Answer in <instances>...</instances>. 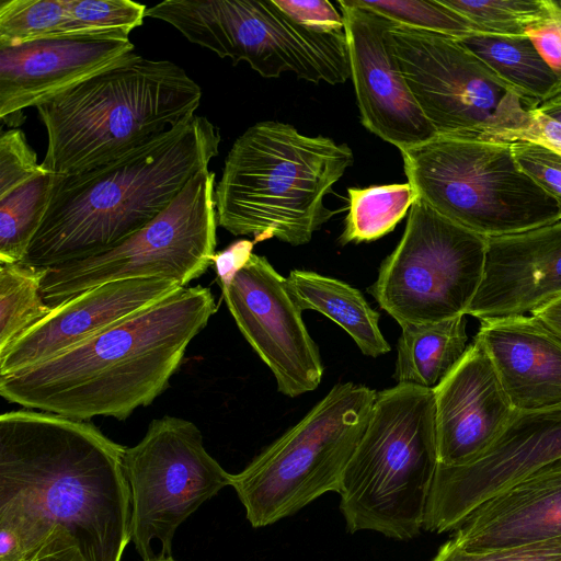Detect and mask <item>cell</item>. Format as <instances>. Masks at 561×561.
<instances>
[{
	"label": "cell",
	"instance_id": "obj_42",
	"mask_svg": "<svg viewBox=\"0 0 561 561\" xmlns=\"http://www.w3.org/2000/svg\"><path fill=\"white\" fill-rule=\"evenodd\" d=\"M537 110L561 125V94L540 103Z\"/></svg>",
	"mask_w": 561,
	"mask_h": 561
},
{
	"label": "cell",
	"instance_id": "obj_26",
	"mask_svg": "<svg viewBox=\"0 0 561 561\" xmlns=\"http://www.w3.org/2000/svg\"><path fill=\"white\" fill-rule=\"evenodd\" d=\"M348 213L340 242H368L394 229L416 199L409 182L375 185L366 188L351 187Z\"/></svg>",
	"mask_w": 561,
	"mask_h": 561
},
{
	"label": "cell",
	"instance_id": "obj_15",
	"mask_svg": "<svg viewBox=\"0 0 561 561\" xmlns=\"http://www.w3.org/2000/svg\"><path fill=\"white\" fill-rule=\"evenodd\" d=\"M561 457V404L536 412H515L499 440L468 465H437L423 528L457 529L482 503L537 468Z\"/></svg>",
	"mask_w": 561,
	"mask_h": 561
},
{
	"label": "cell",
	"instance_id": "obj_31",
	"mask_svg": "<svg viewBox=\"0 0 561 561\" xmlns=\"http://www.w3.org/2000/svg\"><path fill=\"white\" fill-rule=\"evenodd\" d=\"M470 21L480 33L523 36L550 16L554 0H442Z\"/></svg>",
	"mask_w": 561,
	"mask_h": 561
},
{
	"label": "cell",
	"instance_id": "obj_16",
	"mask_svg": "<svg viewBox=\"0 0 561 561\" xmlns=\"http://www.w3.org/2000/svg\"><path fill=\"white\" fill-rule=\"evenodd\" d=\"M337 4L364 127L400 151L436 137L394 55L391 30L396 23L353 0Z\"/></svg>",
	"mask_w": 561,
	"mask_h": 561
},
{
	"label": "cell",
	"instance_id": "obj_29",
	"mask_svg": "<svg viewBox=\"0 0 561 561\" xmlns=\"http://www.w3.org/2000/svg\"><path fill=\"white\" fill-rule=\"evenodd\" d=\"M72 34L68 0H1L0 47Z\"/></svg>",
	"mask_w": 561,
	"mask_h": 561
},
{
	"label": "cell",
	"instance_id": "obj_24",
	"mask_svg": "<svg viewBox=\"0 0 561 561\" xmlns=\"http://www.w3.org/2000/svg\"><path fill=\"white\" fill-rule=\"evenodd\" d=\"M398 341V383L435 389L458 365L469 345L466 314L438 322L405 324Z\"/></svg>",
	"mask_w": 561,
	"mask_h": 561
},
{
	"label": "cell",
	"instance_id": "obj_6",
	"mask_svg": "<svg viewBox=\"0 0 561 561\" xmlns=\"http://www.w3.org/2000/svg\"><path fill=\"white\" fill-rule=\"evenodd\" d=\"M437 465L433 390L397 383L377 392L340 483V510L348 533L370 530L397 540L416 537Z\"/></svg>",
	"mask_w": 561,
	"mask_h": 561
},
{
	"label": "cell",
	"instance_id": "obj_10",
	"mask_svg": "<svg viewBox=\"0 0 561 561\" xmlns=\"http://www.w3.org/2000/svg\"><path fill=\"white\" fill-rule=\"evenodd\" d=\"M215 173L194 174L152 221L98 254L45 270L41 295L51 309L102 284L167 278L186 287L213 264L217 215Z\"/></svg>",
	"mask_w": 561,
	"mask_h": 561
},
{
	"label": "cell",
	"instance_id": "obj_2",
	"mask_svg": "<svg viewBox=\"0 0 561 561\" xmlns=\"http://www.w3.org/2000/svg\"><path fill=\"white\" fill-rule=\"evenodd\" d=\"M216 311L208 287H182L54 357L0 376V396L70 419L123 421L169 387L188 344Z\"/></svg>",
	"mask_w": 561,
	"mask_h": 561
},
{
	"label": "cell",
	"instance_id": "obj_36",
	"mask_svg": "<svg viewBox=\"0 0 561 561\" xmlns=\"http://www.w3.org/2000/svg\"><path fill=\"white\" fill-rule=\"evenodd\" d=\"M512 151L519 169L561 204V156L528 141L512 142Z\"/></svg>",
	"mask_w": 561,
	"mask_h": 561
},
{
	"label": "cell",
	"instance_id": "obj_37",
	"mask_svg": "<svg viewBox=\"0 0 561 561\" xmlns=\"http://www.w3.org/2000/svg\"><path fill=\"white\" fill-rule=\"evenodd\" d=\"M295 22L317 32L343 33L344 19L327 0H275Z\"/></svg>",
	"mask_w": 561,
	"mask_h": 561
},
{
	"label": "cell",
	"instance_id": "obj_25",
	"mask_svg": "<svg viewBox=\"0 0 561 561\" xmlns=\"http://www.w3.org/2000/svg\"><path fill=\"white\" fill-rule=\"evenodd\" d=\"M460 42L520 93L529 108L561 94V82L527 35L476 33Z\"/></svg>",
	"mask_w": 561,
	"mask_h": 561
},
{
	"label": "cell",
	"instance_id": "obj_43",
	"mask_svg": "<svg viewBox=\"0 0 561 561\" xmlns=\"http://www.w3.org/2000/svg\"><path fill=\"white\" fill-rule=\"evenodd\" d=\"M149 561H176L171 557H156L154 559L152 560H149Z\"/></svg>",
	"mask_w": 561,
	"mask_h": 561
},
{
	"label": "cell",
	"instance_id": "obj_13",
	"mask_svg": "<svg viewBox=\"0 0 561 561\" xmlns=\"http://www.w3.org/2000/svg\"><path fill=\"white\" fill-rule=\"evenodd\" d=\"M391 39L400 70L439 136L476 137L504 98L517 92L460 39L397 23Z\"/></svg>",
	"mask_w": 561,
	"mask_h": 561
},
{
	"label": "cell",
	"instance_id": "obj_41",
	"mask_svg": "<svg viewBox=\"0 0 561 561\" xmlns=\"http://www.w3.org/2000/svg\"><path fill=\"white\" fill-rule=\"evenodd\" d=\"M531 314L545 322L550 329L561 336V298L538 308L533 311Z\"/></svg>",
	"mask_w": 561,
	"mask_h": 561
},
{
	"label": "cell",
	"instance_id": "obj_20",
	"mask_svg": "<svg viewBox=\"0 0 561 561\" xmlns=\"http://www.w3.org/2000/svg\"><path fill=\"white\" fill-rule=\"evenodd\" d=\"M561 298V220L486 238L480 286L466 314L482 320L526 316Z\"/></svg>",
	"mask_w": 561,
	"mask_h": 561
},
{
	"label": "cell",
	"instance_id": "obj_7",
	"mask_svg": "<svg viewBox=\"0 0 561 561\" xmlns=\"http://www.w3.org/2000/svg\"><path fill=\"white\" fill-rule=\"evenodd\" d=\"M401 154L416 197L479 236L516 234L561 220V204L519 169L512 142L437 135Z\"/></svg>",
	"mask_w": 561,
	"mask_h": 561
},
{
	"label": "cell",
	"instance_id": "obj_34",
	"mask_svg": "<svg viewBox=\"0 0 561 561\" xmlns=\"http://www.w3.org/2000/svg\"><path fill=\"white\" fill-rule=\"evenodd\" d=\"M37 162V154L28 145L24 133L10 128L0 136V198L28 182L45 174Z\"/></svg>",
	"mask_w": 561,
	"mask_h": 561
},
{
	"label": "cell",
	"instance_id": "obj_35",
	"mask_svg": "<svg viewBox=\"0 0 561 561\" xmlns=\"http://www.w3.org/2000/svg\"><path fill=\"white\" fill-rule=\"evenodd\" d=\"M431 561H561V537L488 551H466L450 538Z\"/></svg>",
	"mask_w": 561,
	"mask_h": 561
},
{
	"label": "cell",
	"instance_id": "obj_39",
	"mask_svg": "<svg viewBox=\"0 0 561 561\" xmlns=\"http://www.w3.org/2000/svg\"><path fill=\"white\" fill-rule=\"evenodd\" d=\"M254 241L238 240L220 252H216L213 259L220 287L230 284L234 275L245 265L253 254Z\"/></svg>",
	"mask_w": 561,
	"mask_h": 561
},
{
	"label": "cell",
	"instance_id": "obj_3",
	"mask_svg": "<svg viewBox=\"0 0 561 561\" xmlns=\"http://www.w3.org/2000/svg\"><path fill=\"white\" fill-rule=\"evenodd\" d=\"M220 134L193 115L90 170L56 176L24 265L47 270L124 241L160 215L218 154Z\"/></svg>",
	"mask_w": 561,
	"mask_h": 561
},
{
	"label": "cell",
	"instance_id": "obj_40",
	"mask_svg": "<svg viewBox=\"0 0 561 561\" xmlns=\"http://www.w3.org/2000/svg\"><path fill=\"white\" fill-rule=\"evenodd\" d=\"M27 561H85L75 539L57 527Z\"/></svg>",
	"mask_w": 561,
	"mask_h": 561
},
{
	"label": "cell",
	"instance_id": "obj_19",
	"mask_svg": "<svg viewBox=\"0 0 561 561\" xmlns=\"http://www.w3.org/2000/svg\"><path fill=\"white\" fill-rule=\"evenodd\" d=\"M181 288L173 279L152 277L116 280L85 290L54 308L0 354V376L54 357Z\"/></svg>",
	"mask_w": 561,
	"mask_h": 561
},
{
	"label": "cell",
	"instance_id": "obj_28",
	"mask_svg": "<svg viewBox=\"0 0 561 561\" xmlns=\"http://www.w3.org/2000/svg\"><path fill=\"white\" fill-rule=\"evenodd\" d=\"M44 272L0 263V354L51 312L41 295Z\"/></svg>",
	"mask_w": 561,
	"mask_h": 561
},
{
	"label": "cell",
	"instance_id": "obj_18",
	"mask_svg": "<svg viewBox=\"0 0 561 561\" xmlns=\"http://www.w3.org/2000/svg\"><path fill=\"white\" fill-rule=\"evenodd\" d=\"M433 393L437 456L443 466H463L482 457L503 435L515 414L477 339Z\"/></svg>",
	"mask_w": 561,
	"mask_h": 561
},
{
	"label": "cell",
	"instance_id": "obj_8",
	"mask_svg": "<svg viewBox=\"0 0 561 561\" xmlns=\"http://www.w3.org/2000/svg\"><path fill=\"white\" fill-rule=\"evenodd\" d=\"M376 394L354 382L335 385L301 421L231 474L230 485L254 528L288 517L327 492L339 493Z\"/></svg>",
	"mask_w": 561,
	"mask_h": 561
},
{
	"label": "cell",
	"instance_id": "obj_17",
	"mask_svg": "<svg viewBox=\"0 0 561 561\" xmlns=\"http://www.w3.org/2000/svg\"><path fill=\"white\" fill-rule=\"evenodd\" d=\"M124 34L64 35L0 47V117H18L135 54Z\"/></svg>",
	"mask_w": 561,
	"mask_h": 561
},
{
	"label": "cell",
	"instance_id": "obj_11",
	"mask_svg": "<svg viewBox=\"0 0 561 561\" xmlns=\"http://www.w3.org/2000/svg\"><path fill=\"white\" fill-rule=\"evenodd\" d=\"M485 252L486 238L416 197L401 240L368 291L400 327L466 314L482 279Z\"/></svg>",
	"mask_w": 561,
	"mask_h": 561
},
{
	"label": "cell",
	"instance_id": "obj_14",
	"mask_svg": "<svg viewBox=\"0 0 561 561\" xmlns=\"http://www.w3.org/2000/svg\"><path fill=\"white\" fill-rule=\"evenodd\" d=\"M221 290L240 332L273 373L278 391L295 398L314 390L323 374L320 353L286 278L253 253Z\"/></svg>",
	"mask_w": 561,
	"mask_h": 561
},
{
	"label": "cell",
	"instance_id": "obj_22",
	"mask_svg": "<svg viewBox=\"0 0 561 561\" xmlns=\"http://www.w3.org/2000/svg\"><path fill=\"white\" fill-rule=\"evenodd\" d=\"M474 339L515 412L561 404V336L545 322L533 314L482 320Z\"/></svg>",
	"mask_w": 561,
	"mask_h": 561
},
{
	"label": "cell",
	"instance_id": "obj_30",
	"mask_svg": "<svg viewBox=\"0 0 561 561\" xmlns=\"http://www.w3.org/2000/svg\"><path fill=\"white\" fill-rule=\"evenodd\" d=\"M473 138L495 142L528 141L561 156V125L537 107L528 108L526 100L517 92L504 98L489 124Z\"/></svg>",
	"mask_w": 561,
	"mask_h": 561
},
{
	"label": "cell",
	"instance_id": "obj_9",
	"mask_svg": "<svg viewBox=\"0 0 561 561\" xmlns=\"http://www.w3.org/2000/svg\"><path fill=\"white\" fill-rule=\"evenodd\" d=\"M145 16L175 27L187 41L264 78L293 72L309 82L351 78L345 32L322 33L295 22L275 0H167Z\"/></svg>",
	"mask_w": 561,
	"mask_h": 561
},
{
	"label": "cell",
	"instance_id": "obj_21",
	"mask_svg": "<svg viewBox=\"0 0 561 561\" xmlns=\"http://www.w3.org/2000/svg\"><path fill=\"white\" fill-rule=\"evenodd\" d=\"M561 537V457L479 505L454 530L466 551H488Z\"/></svg>",
	"mask_w": 561,
	"mask_h": 561
},
{
	"label": "cell",
	"instance_id": "obj_38",
	"mask_svg": "<svg viewBox=\"0 0 561 561\" xmlns=\"http://www.w3.org/2000/svg\"><path fill=\"white\" fill-rule=\"evenodd\" d=\"M526 35L561 82V0H554L550 16L530 25Z\"/></svg>",
	"mask_w": 561,
	"mask_h": 561
},
{
	"label": "cell",
	"instance_id": "obj_1",
	"mask_svg": "<svg viewBox=\"0 0 561 561\" xmlns=\"http://www.w3.org/2000/svg\"><path fill=\"white\" fill-rule=\"evenodd\" d=\"M124 450L88 421L1 414L0 528L28 557L60 527L85 561H121L131 522Z\"/></svg>",
	"mask_w": 561,
	"mask_h": 561
},
{
	"label": "cell",
	"instance_id": "obj_33",
	"mask_svg": "<svg viewBox=\"0 0 561 561\" xmlns=\"http://www.w3.org/2000/svg\"><path fill=\"white\" fill-rule=\"evenodd\" d=\"M72 34H124L144 22L147 7L130 0H68Z\"/></svg>",
	"mask_w": 561,
	"mask_h": 561
},
{
	"label": "cell",
	"instance_id": "obj_32",
	"mask_svg": "<svg viewBox=\"0 0 561 561\" xmlns=\"http://www.w3.org/2000/svg\"><path fill=\"white\" fill-rule=\"evenodd\" d=\"M357 5L371 10L388 20L411 28L461 39L480 33L461 14L442 0H353Z\"/></svg>",
	"mask_w": 561,
	"mask_h": 561
},
{
	"label": "cell",
	"instance_id": "obj_27",
	"mask_svg": "<svg viewBox=\"0 0 561 561\" xmlns=\"http://www.w3.org/2000/svg\"><path fill=\"white\" fill-rule=\"evenodd\" d=\"M55 180L45 173L0 198V263L24 259L47 210Z\"/></svg>",
	"mask_w": 561,
	"mask_h": 561
},
{
	"label": "cell",
	"instance_id": "obj_4",
	"mask_svg": "<svg viewBox=\"0 0 561 561\" xmlns=\"http://www.w3.org/2000/svg\"><path fill=\"white\" fill-rule=\"evenodd\" d=\"M346 144L265 121L249 127L226 157L215 186L217 224L254 243H308L336 211L324 198L353 164Z\"/></svg>",
	"mask_w": 561,
	"mask_h": 561
},
{
	"label": "cell",
	"instance_id": "obj_12",
	"mask_svg": "<svg viewBox=\"0 0 561 561\" xmlns=\"http://www.w3.org/2000/svg\"><path fill=\"white\" fill-rule=\"evenodd\" d=\"M123 468L130 541L142 561L171 557L179 526L231 482V473L205 449L198 427L171 415L151 421L141 440L125 447Z\"/></svg>",
	"mask_w": 561,
	"mask_h": 561
},
{
	"label": "cell",
	"instance_id": "obj_23",
	"mask_svg": "<svg viewBox=\"0 0 561 561\" xmlns=\"http://www.w3.org/2000/svg\"><path fill=\"white\" fill-rule=\"evenodd\" d=\"M288 288L304 310L318 311L340 325L364 355L377 357L390 351L379 328V313L351 285L310 271L294 270Z\"/></svg>",
	"mask_w": 561,
	"mask_h": 561
},
{
	"label": "cell",
	"instance_id": "obj_5",
	"mask_svg": "<svg viewBox=\"0 0 561 561\" xmlns=\"http://www.w3.org/2000/svg\"><path fill=\"white\" fill-rule=\"evenodd\" d=\"M201 87L170 60L131 55L36 107L47 131L46 173L77 174L195 114Z\"/></svg>",
	"mask_w": 561,
	"mask_h": 561
}]
</instances>
